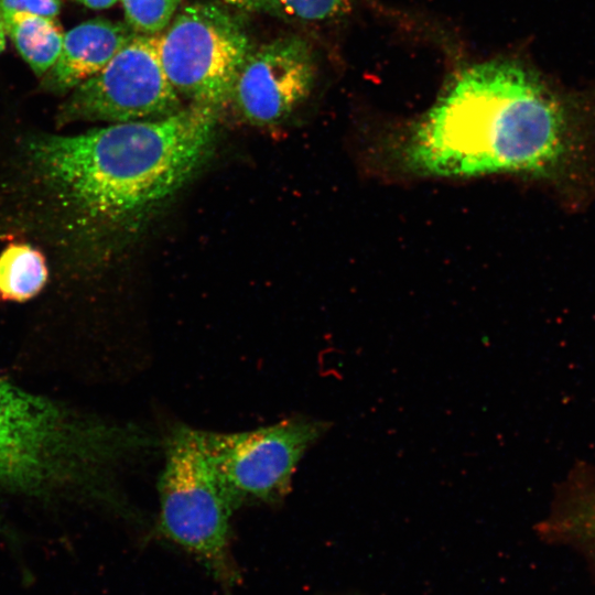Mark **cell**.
<instances>
[{"label":"cell","instance_id":"cell-1","mask_svg":"<svg viewBox=\"0 0 595 595\" xmlns=\"http://www.w3.org/2000/svg\"><path fill=\"white\" fill-rule=\"evenodd\" d=\"M218 111L190 105L155 119L26 142L31 167L87 234L126 228L176 194L210 154Z\"/></svg>","mask_w":595,"mask_h":595},{"label":"cell","instance_id":"cell-2","mask_svg":"<svg viewBox=\"0 0 595 595\" xmlns=\"http://www.w3.org/2000/svg\"><path fill=\"white\" fill-rule=\"evenodd\" d=\"M564 143L563 112L551 91L521 65L495 61L459 73L387 152L407 174L475 177L544 173Z\"/></svg>","mask_w":595,"mask_h":595},{"label":"cell","instance_id":"cell-3","mask_svg":"<svg viewBox=\"0 0 595 595\" xmlns=\"http://www.w3.org/2000/svg\"><path fill=\"white\" fill-rule=\"evenodd\" d=\"M148 445L139 424L83 414L0 378V498L85 494L109 502L115 470Z\"/></svg>","mask_w":595,"mask_h":595},{"label":"cell","instance_id":"cell-4","mask_svg":"<svg viewBox=\"0 0 595 595\" xmlns=\"http://www.w3.org/2000/svg\"><path fill=\"white\" fill-rule=\"evenodd\" d=\"M154 533L194 555L230 595L239 582L230 519L237 509L212 458L207 431L174 424L162 441Z\"/></svg>","mask_w":595,"mask_h":595},{"label":"cell","instance_id":"cell-5","mask_svg":"<svg viewBox=\"0 0 595 595\" xmlns=\"http://www.w3.org/2000/svg\"><path fill=\"white\" fill-rule=\"evenodd\" d=\"M158 47L178 96L218 111L231 100L250 42L242 23L227 9L195 2L177 11L158 34Z\"/></svg>","mask_w":595,"mask_h":595},{"label":"cell","instance_id":"cell-6","mask_svg":"<svg viewBox=\"0 0 595 595\" xmlns=\"http://www.w3.org/2000/svg\"><path fill=\"white\" fill-rule=\"evenodd\" d=\"M329 426L324 420L295 415L253 430L207 431L213 462L235 507L281 502L305 452Z\"/></svg>","mask_w":595,"mask_h":595},{"label":"cell","instance_id":"cell-7","mask_svg":"<svg viewBox=\"0 0 595 595\" xmlns=\"http://www.w3.org/2000/svg\"><path fill=\"white\" fill-rule=\"evenodd\" d=\"M181 108L161 63L158 34L136 33L101 71L72 90L58 117L61 122L120 123L161 118Z\"/></svg>","mask_w":595,"mask_h":595},{"label":"cell","instance_id":"cell-8","mask_svg":"<svg viewBox=\"0 0 595 595\" xmlns=\"http://www.w3.org/2000/svg\"><path fill=\"white\" fill-rule=\"evenodd\" d=\"M314 63L309 45L283 37L250 51L236 78L231 100L255 126H272L289 117L310 95Z\"/></svg>","mask_w":595,"mask_h":595},{"label":"cell","instance_id":"cell-9","mask_svg":"<svg viewBox=\"0 0 595 595\" xmlns=\"http://www.w3.org/2000/svg\"><path fill=\"white\" fill-rule=\"evenodd\" d=\"M134 34L127 23L105 19L74 26L64 33L58 58L43 76L45 88L73 90L101 71Z\"/></svg>","mask_w":595,"mask_h":595},{"label":"cell","instance_id":"cell-10","mask_svg":"<svg viewBox=\"0 0 595 595\" xmlns=\"http://www.w3.org/2000/svg\"><path fill=\"white\" fill-rule=\"evenodd\" d=\"M7 35L37 75L44 76L55 64L62 50L64 32L54 18L7 10L0 11Z\"/></svg>","mask_w":595,"mask_h":595},{"label":"cell","instance_id":"cell-11","mask_svg":"<svg viewBox=\"0 0 595 595\" xmlns=\"http://www.w3.org/2000/svg\"><path fill=\"white\" fill-rule=\"evenodd\" d=\"M48 277L44 255L28 242L10 244L0 253V302L37 295Z\"/></svg>","mask_w":595,"mask_h":595},{"label":"cell","instance_id":"cell-12","mask_svg":"<svg viewBox=\"0 0 595 595\" xmlns=\"http://www.w3.org/2000/svg\"><path fill=\"white\" fill-rule=\"evenodd\" d=\"M542 530L595 547V493L573 496Z\"/></svg>","mask_w":595,"mask_h":595},{"label":"cell","instance_id":"cell-13","mask_svg":"<svg viewBox=\"0 0 595 595\" xmlns=\"http://www.w3.org/2000/svg\"><path fill=\"white\" fill-rule=\"evenodd\" d=\"M126 23L139 34L156 35L172 21L183 0H120Z\"/></svg>","mask_w":595,"mask_h":595},{"label":"cell","instance_id":"cell-14","mask_svg":"<svg viewBox=\"0 0 595 595\" xmlns=\"http://www.w3.org/2000/svg\"><path fill=\"white\" fill-rule=\"evenodd\" d=\"M349 0H278L282 12L305 21H322L337 15Z\"/></svg>","mask_w":595,"mask_h":595},{"label":"cell","instance_id":"cell-15","mask_svg":"<svg viewBox=\"0 0 595 595\" xmlns=\"http://www.w3.org/2000/svg\"><path fill=\"white\" fill-rule=\"evenodd\" d=\"M14 10L56 18L61 0H0V11Z\"/></svg>","mask_w":595,"mask_h":595},{"label":"cell","instance_id":"cell-16","mask_svg":"<svg viewBox=\"0 0 595 595\" xmlns=\"http://www.w3.org/2000/svg\"><path fill=\"white\" fill-rule=\"evenodd\" d=\"M226 4L248 12L280 13L278 0H223Z\"/></svg>","mask_w":595,"mask_h":595},{"label":"cell","instance_id":"cell-17","mask_svg":"<svg viewBox=\"0 0 595 595\" xmlns=\"http://www.w3.org/2000/svg\"><path fill=\"white\" fill-rule=\"evenodd\" d=\"M82 6L95 9V10H101V9H108L115 6L120 0H75Z\"/></svg>","mask_w":595,"mask_h":595},{"label":"cell","instance_id":"cell-18","mask_svg":"<svg viewBox=\"0 0 595 595\" xmlns=\"http://www.w3.org/2000/svg\"><path fill=\"white\" fill-rule=\"evenodd\" d=\"M7 44V31L0 13V53L4 50Z\"/></svg>","mask_w":595,"mask_h":595}]
</instances>
